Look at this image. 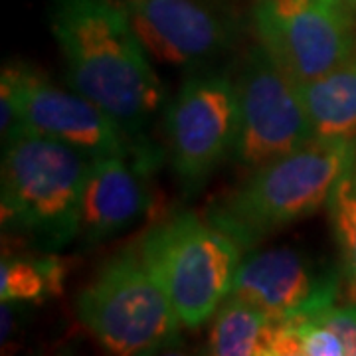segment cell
Returning <instances> with one entry per match:
<instances>
[{
    "instance_id": "52a82bcc",
    "label": "cell",
    "mask_w": 356,
    "mask_h": 356,
    "mask_svg": "<svg viewBox=\"0 0 356 356\" xmlns=\"http://www.w3.org/2000/svg\"><path fill=\"white\" fill-rule=\"evenodd\" d=\"M240 135L236 79L218 70L192 74L166 105V156L182 191L194 194L234 159Z\"/></svg>"
},
{
    "instance_id": "7a4b0ae2",
    "label": "cell",
    "mask_w": 356,
    "mask_h": 356,
    "mask_svg": "<svg viewBox=\"0 0 356 356\" xmlns=\"http://www.w3.org/2000/svg\"><path fill=\"white\" fill-rule=\"evenodd\" d=\"M356 153V140L313 137L303 147L250 168L204 210L243 252L317 214Z\"/></svg>"
},
{
    "instance_id": "277c9868",
    "label": "cell",
    "mask_w": 356,
    "mask_h": 356,
    "mask_svg": "<svg viewBox=\"0 0 356 356\" xmlns=\"http://www.w3.org/2000/svg\"><path fill=\"white\" fill-rule=\"evenodd\" d=\"M137 250L184 329H198L214 317L232 293L243 254L226 232L194 212L153 224Z\"/></svg>"
},
{
    "instance_id": "9c48e42d",
    "label": "cell",
    "mask_w": 356,
    "mask_h": 356,
    "mask_svg": "<svg viewBox=\"0 0 356 356\" xmlns=\"http://www.w3.org/2000/svg\"><path fill=\"white\" fill-rule=\"evenodd\" d=\"M234 79L240 105V135L234 154L238 165L255 168L315 137L297 81L259 44L243 56Z\"/></svg>"
},
{
    "instance_id": "ba28073f",
    "label": "cell",
    "mask_w": 356,
    "mask_h": 356,
    "mask_svg": "<svg viewBox=\"0 0 356 356\" xmlns=\"http://www.w3.org/2000/svg\"><path fill=\"white\" fill-rule=\"evenodd\" d=\"M252 26L257 44L297 83L356 51L355 10L334 0H255Z\"/></svg>"
},
{
    "instance_id": "4fadbf2b",
    "label": "cell",
    "mask_w": 356,
    "mask_h": 356,
    "mask_svg": "<svg viewBox=\"0 0 356 356\" xmlns=\"http://www.w3.org/2000/svg\"><path fill=\"white\" fill-rule=\"evenodd\" d=\"M297 88L315 137L356 140V51Z\"/></svg>"
},
{
    "instance_id": "8992f818",
    "label": "cell",
    "mask_w": 356,
    "mask_h": 356,
    "mask_svg": "<svg viewBox=\"0 0 356 356\" xmlns=\"http://www.w3.org/2000/svg\"><path fill=\"white\" fill-rule=\"evenodd\" d=\"M2 140L18 131L62 140L91 159L125 156L143 172H153L161 159L143 153L125 131L76 89L56 86L44 72L24 62L2 67L0 76Z\"/></svg>"
},
{
    "instance_id": "9a60e30c",
    "label": "cell",
    "mask_w": 356,
    "mask_h": 356,
    "mask_svg": "<svg viewBox=\"0 0 356 356\" xmlns=\"http://www.w3.org/2000/svg\"><path fill=\"white\" fill-rule=\"evenodd\" d=\"M70 266L60 255H4L0 264V301L40 305L60 297Z\"/></svg>"
},
{
    "instance_id": "e0dca14e",
    "label": "cell",
    "mask_w": 356,
    "mask_h": 356,
    "mask_svg": "<svg viewBox=\"0 0 356 356\" xmlns=\"http://www.w3.org/2000/svg\"><path fill=\"white\" fill-rule=\"evenodd\" d=\"M334 2H339V4H343L344 8H348V10H355L356 13V0H334Z\"/></svg>"
},
{
    "instance_id": "7c38bea8",
    "label": "cell",
    "mask_w": 356,
    "mask_h": 356,
    "mask_svg": "<svg viewBox=\"0 0 356 356\" xmlns=\"http://www.w3.org/2000/svg\"><path fill=\"white\" fill-rule=\"evenodd\" d=\"M139 166L125 156H99L83 184L76 242L93 248L131 228L149 210V188Z\"/></svg>"
},
{
    "instance_id": "8fae6325",
    "label": "cell",
    "mask_w": 356,
    "mask_h": 356,
    "mask_svg": "<svg viewBox=\"0 0 356 356\" xmlns=\"http://www.w3.org/2000/svg\"><path fill=\"white\" fill-rule=\"evenodd\" d=\"M343 293L341 271L318 264L295 248H271L242 257L232 297L267 317L287 321L334 305Z\"/></svg>"
},
{
    "instance_id": "3957f363",
    "label": "cell",
    "mask_w": 356,
    "mask_h": 356,
    "mask_svg": "<svg viewBox=\"0 0 356 356\" xmlns=\"http://www.w3.org/2000/svg\"><path fill=\"white\" fill-rule=\"evenodd\" d=\"M2 143V228L20 234L42 252L65 248L77 236L79 204L93 159L30 131H18Z\"/></svg>"
},
{
    "instance_id": "30bf717a",
    "label": "cell",
    "mask_w": 356,
    "mask_h": 356,
    "mask_svg": "<svg viewBox=\"0 0 356 356\" xmlns=\"http://www.w3.org/2000/svg\"><path fill=\"white\" fill-rule=\"evenodd\" d=\"M143 46L156 62L200 67L238 38L236 16L212 0H121Z\"/></svg>"
},
{
    "instance_id": "2e32d148",
    "label": "cell",
    "mask_w": 356,
    "mask_h": 356,
    "mask_svg": "<svg viewBox=\"0 0 356 356\" xmlns=\"http://www.w3.org/2000/svg\"><path fill=\"white\" fill-rule=\"evenodd\" d=\"M325 208L341 257L343 293L348 303H356V153L334 184Z\"/></svg>"
},
{
    "instance_id": "5b68a950",
    "label": "cell",
    "mask_w": 356,
    "mask_h": 356,
    "mask_svg": "<svg viewBox=\"0 0 356 356\" xmlns=\"http://www.w3.org/2000/svg\"><path fill=\"white\" fill-rule=\"evenodd\" d=\"M79 323L107 353L147 356L180 341L182 323L137 243L109 257L76 299Z\"/></svg>"
},
{
    "instance_id": "5bb4252c",
    "label": "cell",
    "mask_w": 356,
    "mask_h": 356,
    "mask_svg": "<svg viewBox=\"0 0 356 356\" xmlns=\"http://www.w3.org/2000/svg\"><path fill=\"white\" fill-rule=\"evenodd\" d=\"M280 321L232 297L218 307L208 332V355L273 356Z\"/></svg>"
},
{
    "instance_id": "6da1fadb",
    "label": "cell",
    "mask_w": 356,
    "mask_h": 356,
    "mask_svg": "<svg viewBox=\"0 0 356 356\" xmlns=\"http://www.w3.org/2000/svg\"><path fill=\"white\" fill-rule=\"evenodd\" d=\"M50 28L70 88L109 115L143 153L161 159L147 127L165 88L121 0H51Z\"/></svg>"
}]
</instances>
